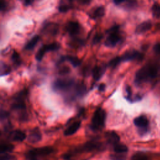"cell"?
I'll use <instances>...</instances> for the list:
<instances>
[{"instance_id": "6da1fadb", "label": "cell", "mask_w": 160, "mask_h": 160, "mask_svg": "<svg viewBox=\"0 0 160 160\" xmlns=\"http://www.w3.org/2000/svg\"><path fill=\"white\" fill-rule=\"evenodd\" d=\"M159 72L160 68L157 65L144 66L136 72L134 82L136 84H141L157 78Z\"/></svg>"}, {"instance_id": "7a4b0ae2", "label": "cell", "mask_w": 160, "mask_h": 160, "mask_svg": "<svg viewBox=\"0 0 160 160\" xmlns=\"http://www.w3.org/2000/svg\"><path fill=\"white\" fill-rule=\"evenodd\" d=\"M106 111L104 109L99 108L94 112L91 119V128L93 131H98L102 129L105 125Z\"/></svg>"}, {"instance_id": "3957f363", "label": "cell", "mask_w": 160, "mask_h": 160, "mask_svg": "<svg viewBox=\"0 0 160 160\" xmlns=\"http://www.w3.org/2000/svg\"><path fill=\"white\" fill-rule=\"evenodd\" d=\"M74 85L75 82L72 79H57L53 82L52 88L55 91L65 92L69 91Z\"/></svg>"}, {"instance_id": "277c9868", "label": "cell", "mask_w": 160, "mask_h": 160, "mask_svg": "<svg viewBox=\"0 0 160 160\" xmlns=\"http://www.w3.org/2000/svg\"><path fill=\"white\" fill-rule=\"evenodd\" d=\"M121 40V36L119 33V26H114L108 30V35L104 42L107 47L112 48L115 46Z\"/></svg>"}, {"instance_id": "5b68a950", "label": "cell", "mask_w": 160, "mask_h": 160, "mask_svg": "<svg viewBox=\"0 0 160 160\" xmlns=\"http://www.w3.org/2000/svg\"><path fill=\"white\" fill-rule=\"evenodd\" d=\"M26 95V90H23L16 94L11 104V108L16 111H24L26 109L24 98Z\"/></svg>"}, {"instance_id": "8992f818", "label": "cell", "mask_w": 160, "mask_h": 160, "mask_svg": "<svg viewBox=\"0 0 160 160\" xmlns=\"http://www.w3.org/2000/svg\"><path fill=\"white\" fill-rule=\"evenodd\" d=\"M59 48V44L57 42H52L47 44H43L37 51L35 58L37 61H41L46 52L51 51H56Z\"/></svg>"}, {"instance_id": "52a82bcc", "label": "cell", "mask_w": 160, "mask_h": 160, "mask_svg": "<svg viewBox=\"0 0 160 160\" xmlns=\"http://www.w3.org/2000/svg\"><path fill=\"white\" fill-rule=\"evenodd\" d=\"M54 149L49 146L41 147L38 148H34L33 149L30 150L26 154L27 158L31 159L35 158L38 156H44L48 155L53 152Z\"/></svg>"}, {"instance_id": "ba28073f", "label": "cell", "mask_w": 160, "mask_h": 160, "mask_svg": "<svg viewBox=\"0 0 160 160\" xmlns=\"http://www.w3.org/2000/svg\"><path fill=\"white\" fill-rule=\"evenodd\" d=\"M133 122L134 125L138 128V131L139 134H144L147 132L149 121L146 116L141 115L136 117L134 118Z\"/></svg>"}, {"instance_id": "9c48e42d", "label": "cell", "mask_w": 160, "mask_h": 160, "mask_svg": "<svg viewBox=\"0 0 160 160\" xmlns=\"http://www.w3.org/2000/svg\"><path fill=\"white\" fill-rule=\"evenodd\" d=\"M121 57V62H126L134 60H141L143 54L136 50H129L126 51Z\"/></svg>"}, {"instance_id": "30bf717a", "label": "cell", "mask_w": 160, "mask_h": 160, "mask_svg": "<svg viewBox=\"0 0 160 160\" xmlns=\"http://www.w3.org/2000/svg\"><path fill=\"white\" fill-rule=\"evenodd\" d=\"M66 30L71 36L76 35L80 31V25L76 21H69L66 25Z\"/></svg>"}, {"instance_id": "8fae6325", "label": "cell", "mask_w": 160, "mask_h": 160, "mask_svg": "<svg viewBox=\"0 0 160 160\" xmlns=\"http://www.w3.org/2000/svg\"><path fill=\"white\" fill-rule=\"evenodd\" d=\"M41 133L38 128H34L31 131L28 136V141L30 143H36L41 139Z\"/></svg>"}, {"instance_id": "7c38bea8", "label": "cell", "mask_w": 160, "mask_h": 160, "mask_svg": "<svg viewBox=\"0 0 160 160\" xmlns=\"http://www.w3.org/2000/svg\"><path fill=\"white\" fill-rule=\"evenodd\" d=\"M26 136V134L21 130H14L9 133V138L14 141H22Z\"/></svg>"}, {"instance_id": "4fadbf2b", "label": "cell", "mask_w": 160, "mask_h": 160, "mask_svg": "<svg viewBox=\"0 0 160 160\" xmlns=\"http://www.w3.org/2000/svg\"><path fill=\"white\" fill-rule=\"evenodd\" d=\"M105 137L108 142L113 145H116L118 144L120 140L119 136L118 135V134L116 132L113 131L106 132L105 134Z\"/></svg>"}, {"instance_id": "5bb4252c", "label": "cell", "mask_w": 160, "mask_h": 160, "mask_svg": "<svg viewBox=\"0 0 160 160\" xmlns=\"http://www.w3.org/2000/svg\"><path fill=\"white\" fill-rule=\"evenodd\" d=\"M104 13H105V9L104 6H99L95 8L93 10H92L91 12L89 14V16H90L91 18L93 19H96L102 17Z\"/></svg>"}, {"instance_id": "9a60e30c", "label": "cell", "mask_w": 160, "mask_h": 160, "mask_svg": "<svg viewBox=\"0 0 160 160\" xmlns=\"http://www.w3.org/2000/svg\"><path fill=\"white\" fill-rule=\"evenodd\" d=\"M152 27V23L149 21H146L141 22L136 28L135 32L137 34H142L149 31Z\"/></svg>"}, {"instance_id": "2e32d148", "label": "cell", "mask_w": 160, "mask_h": 160, "mask_svg": "<svg viewBox=\"0 0 160 160\" xmlns=\"http://www.w3.org/2000/svg\"><path fill=\"white\" fill-rule=\"evenodd\" d=\"M81 126V121H75L69 125L64 131V136H70L74 134L80 128Z\"/></svg>"}, {"instance_id": "e0dca14e", "label": "cell", "mask_w": 160, "mask_h": 160, "mask_svg": "<svg viewBox=\"0 0 160 160\" xmlns=\"http://www.w3.org/2000/svg\"><path fill=\"white\" fill-rule=\"evenodd\" d=\"M42 31L46 34L54 35L57 33V32L58 31V24H56L55 23L49 22L48 24H46L44 26Z\"/></svg>"}, {"instance_id": "ac0fdd59", "label": "cell", "mask_w": 160, "mask_h": 160, "mask_svg": "<svg viewBox=\"0 0 160 160\" xmlns=\"http://www.w3.org/2000/svg\"><path fill=\"white\" fill-rule=\"evenodd\" d=\"M64 61H69L74 67H77L80 65L81 63V61L77 58L76 56H63L62 57L59 61V63H61L63 62Z\"/></svg>"}, {"instance_id": "d6986e66", "label": "cell", "mask_w": 160, "mask_h": 160, "mask_svg": "<svg viewBox=\"0 0 160 160\" xmlns=\"http://www.w3.org/2000/svg\"><path fill=\"white\" fill-rule=\"evenodd\" d=\"M101 148V144L96 142H88L86 144H84L82 147L81 149L84 151H91L97 149H99Z\"/></svg>"}, {"instance_id": "ffe728a7", "label": "cell", "mask_w": 160, "mask_h": 160, "mask_svg": "<svg viewBox=\"0 0 160 160\" xmlns=\"http://www.w3.org/2000/svg\"><path fill=\"white\" fill-rule=\"evenodd\" d=\"M104 71H105V68L103 67L98 66H95L92 71L93 78L96 81H98L101 78L102 74H104Z\"/></svg>"}, {"instance_id": "44dd1931", "label": "cell", "mask_w": 160, "mask_h": 160, "mask_svg": "<svg viewBox=\"0 0 160 160\" xmlns=\"http://www.w3.org/2000/svg\"><path fill=\"white\" fill-rule=\"evenodd\" d=\"M39 39V36L38 35L34 36L32 38H31L27 42V43L25 44V46L24 47V49L25 50H31V49H32L35 47L36 44L38 43Z\"/></svg>"}, {"instance_id": "7402d4cb", "label": "cell", "mask_w": 160, "mask_h": 160, "mask_svg": "<svg viewBox=\"0 0 160 160\" xmlns=\"http://www.w3.org/2000/svg\"><path fill=\"white\" fill-rule=\"evenodd\" d=\"M86 90V86L82 82H78L74 85L75 94L78 96H81L84 94Z\"/></svg>"}, {"instance_id": "603a6c76", "label": "cell", "mask_w": 160, "mask_h": 160, "mask_svg": "<svg viewBox=\"0 0 160 160\" xmlns=\"http://www.w3.org/2000/svg\"><path fill=\"white\" fill-rule=\"evenodd\" d=\"M128 151V147L123 144H117L114 146V151L116 153L124 154Z\"/></svg>"}, {"instance_id": "cb8c5ba5", "label": "cell", "mask_w": 160, "mask_h": 160, "mask_svg": "<svg viewBox=\"0 0 160 160\" xmlns=\"http://www.w3.org/2000/svg\"><path fill=\"white\" fill-rule=\"evenodd\" d=\"M14 149V146L11 144H2L0 146L1 154L8 153L12 151Z\"/></svg>"}, {"instance_id": "d4e9b609", "label": "cell", "mask_w": 160, "mask_h": 160, "mask_svg": "<svg viewBox=\"0 0 160 160\" xmlns=\"http://www.w3.org/2000/svg\"><path fill=\"white\" fill-rule=\"evenodd\" d=\"M152 13L153 16L156 18L160 17V4L159 3H154L152 6Z\"/></svg>"}, {"instance_id": "484cf974", "label": "cell", "mask_w": 160, "mask_h": 160, "mask_svg": "<svg viewBox=\"0 0 160 160\" xmlns=\"http://www.w3.org/2000/svg\"><path fill=\"white\" fill-rule=\"evenodd\" d=\"M11 72V69L9 66L4 63L2 61L1 62V76H4L8 74Z\"/></svg>"}, {"instance_id": "4316f807", "label": "cell", "mask_w": 160, "mask_h": 160, "mask_svg": "<svg viewBox=\"0 0 160 160\" xmlns=\"http://www.w3.org/2000/svg\"><path fill=\"white\" fill-rule=\"evenodd\" d=\"M121 62V57L120 56H116L112 59L110 60V61L108 63V66L112 68H116L119 63Z\"/></svg>"}, {"instance_id": "83f0119b", "label": "cell", "mask_w": 160, "mask_h": 160, "mask_svg": "<svg viewBox=\"0 0 160 160\" xmlns=\"http://www.w3.org/2000/svg\"><path fill=\"white\" fill-rule=\"evenodd\" d=\"M120 6H122L126 9H131L136 6V2L133 1H124V2Z\"/></svg>"}, {"instance_id": "f1b7e54d", "label": "cell", "mask_w": 160, "mask_h": 160, "mask_svg": "<svg viewBox=\"0 0 160 160\" xmlns=\"http://www.w3.org/2000/svg\"><path fill=\"white\" fill-rule=\"evenodd\" d=\"M126 156L124 154L114 153L110 155V159L112 160H125Z\"/></svg>"}, {"instance_id": "f546056e", "label": "cell", "mask_w": 160, "mask_h": 160, "mask_svg": "<svg viewBox=\"0 0 160 160\" xmlns=\"http://www.w3.org/2000/svg\"><path fill=\"white\" fill-rule=\"evenodd\" d=\"M11 59L16 64H19L20 63V57L16 51H13L11 55Z\"/></svg>"}, {"instance_id": "4dcf8cb0", "label": "cell", "mask_w": 160, "mask_h": 160, "mask_svg": "<svg viewBox=\"0 0 160 160\" xmlns=\"http://www.w3.org/2000/svg\"><path fill=\"white\" fill-rule=\"evenodd\" d=\"M71 8L70 6L66 4H60L58 6V10L61 12H66Z\"/></svg>"}, {"instance_id": "1f68e13d", "label": "cell", "mask_w": 160, "mask_h": 160, "mask_svg": "<svg viewBox=\"0 0 160 160\" xmlns=\"http://www.w3.org/2000/svg\"><path fill=\"white\" fill-rule=\"evenodd\" d=\"M131 160H148V158L144 154L138 153L132 158Z\"/></svg>"}, {"instance_id": "d6a6232c", "label": "cell", "mask_w": 160, "mask_h": 160, "mask_svg": "<svg viewBox=\"0 0 160 160\" xmlns=\"http://www.w3.org/2000/svg\"><path fill=\"white\" fill-rule=\"evenodd\" d=\"M14 157L10 155L8 153L1 154L0 156V160H12Z\"/></svg>"}, {"instance_id": "836d02e7", "label": "cell", "mask_w": 160, "mask_h": 160, "mask_svg": "<svg viewBox=\"0 0 160 160\" xmlns=\"http://www.w3.org/2000/svg\"><path fill=\"white\" fill-rule=\"evenodd\" d=\"M102 38V35L101 34H96L92 39V43L93 44H96L98 42H99L101 39Z\"/></svg>"}, {"instance_id": "e575fe53", "label": "cell", "mask_w": 160, "mask_h": 160, "mask_svg": "<svg viewBox=\"0 0 160 160\" xmlns=\"http://www.w3.org/2000/svg\"><path fill=\"white\" fill-rule=\"evenodd\" d=\"M9 116V113L6 111H3V109H1V119L2 121L4 119H6V118H8Z\"/></svg>"}, {"instance_id": "d590c367", "label": "cell", "mask_w": 160, "mask_h": 160, "mask_svg": "<svg viewBox=\"0 0 160 160\" xmlns=\"http://www.w3.org/2000/svg\"><path fill=\"white\" fill-rule=\"evenodd\" d=\"M126 91L127 95H128V96L126 97V98L127 99L129 100L131 99L130 97L131 96V88L129 86H126Z\"/></svg>"}, {"instance_id": "8d00e7d4", "label": "cell", "mask_w": 160, "mask_h": 160, "mask_svg": "<svg viewBox=\"0 0 160 160\" xmlns=\"http://www.w3.org/2000/svg\"><path fill=\"white\" fill-rule=\"evenodd\" d=\"M154 51L156 53L160 54V43L156 44L154 46Z\"/></svg>"}, {"instance_id": "74e56055", "label": "cell", "mask_w": 160, "mask_h": 160, "mask_svg": "<svg viewBox=\"0 0 160 160\" xmlns=\"http://www.w3.org/2000/svg\"><path fill=\"white\" fill-rule=\"evenodd\" d=\"M69 72V69L68 68L65 67V68H63L61 69L59 72V74H66V73H68Z\"/></svg>"}, {"instance_id": "f35d334b", "label": "cell", "mask_w": 160, "mask_h": 160, "mask_svg": "<svg viewBox=\"0 0 160 160\" xmlns=\"http://www.w3.org/2000/svg\"><path fill=\"white\" fill-rule=\"evenodd\" d=\"M6 8V4L4 1H0V9L1 11H4Z\"/></svg>"}, {"instance_id": "ab89813d", "label": "cell", "mask_w": 160, "mask_h": 160, "mask_svg": "<svg viewBox=\"0 0 160 160\" xmlns=\"http://www.w3.org/2000/svg\"><path fill=\"white\" fill-rule=\"evenodd\" d=\"M105 88H106V86L104 84H101L99 85L98 86V90L99 91H103L104 89H105Z\"/></svg>"}, {"instance_id": "60d3db41", "label": "cell", "mask_w": 160, "mask_h": 160, "mask_svg": "<svg viewBox=\"0 0 160 160\" xmlns=\"http://www.w3.org/2000/svg\"><path fill=\"white\" fill-rule=\"evenodd\" d=\"M33 1H26L24 2V4L26 5V6H28V5H29L31 4Z\"/></svg>"}, {"instance_id": "b9f144b4", "label": "cell", "mask_w": 160, "mask_h": 160, "mask_svg": "<svg viewBox=\"0 0 160 160\" xmlns=\"http://www.w3.org/2000/svg\"><path fill=\"white\" fill-rule=\"evenodd\" d=\"M29 160H38V159L35 158H31V159H30Z\"/></svg>"}]
</instances>
